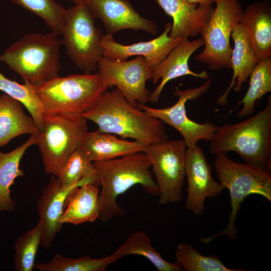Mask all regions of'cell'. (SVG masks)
I'll list each match as a JSON object with an SVG mask.
<instances>
[{
  "instance_id": "obj_24",
  "label": "cell",
  "mask_w": 271,
  "mask_h": 271,
  "mask_svg": "<svg viewBox=\"0 0 271 271\" xmlns=\"http://www.w3.org/2000/svg\"><path fill=\"white\" fill-rule=\"evenodd\" d=\"M37 136L30 138L21 146L8 153L0 151V211H13L17 203L12 199L10 188L18 177L24 175L20 168V163L26 151L31 146L36 145Z\"/></svg>"
},
{
  "instance_id": "obj_13",
  "label": "cell",
  "mask_w": 271,
  "mask_h": 271,
  "mask_svg": "<svg viewBox=\"0 0 271 271\" xmlns=\"http://www.w3.org/2000/svg\"><path fill=\"white\" fill-rule=\"evenodd\" d=\"M185 169L187 182L185 207L196 215H201L204 213L206 199L217 197L224 189L213 179L211 166L201 147L187 148Z\"/></svg>"
},
{
  "instance_id": "obj_25",
  "label": "cell",
  "mask_w": 271,
  "mask_h": 271,
  "mask_svg": "<svg viewBox=\"0 0 271 271\" xmlns=\"http://www.w3.org/2000/svg\"><path fill=\"white\" fill-rule=\"evenodd\" d=\"M121 257L130 254L139 255L146 258L158 271H182L178 262L172 263L164 259L151 244L150 237L144 231L131 234L115 251Z\"/></svg>"
},
{
  "instance_id": "obj_9",
  "label": "cell",
  "mask_w": 271,
  "mask_h": 271,
  "mask_svg": "<svg viewBox=\"0 0 271 271\" xmlns=\"http://www.w3.org/2000/svg\"><path fill=\"white\" fill-rule=\"evenodd\" d=\"M215 8L201 35L202 51L195 56L212 70L231 69L230 39L235 24L240 22L243 9L240 0H216Z\"/></svg>"
},
{
  "instance_id": "obj_22",
  "label": "cell",
  "mask_w": 271,
  "mask_h": 271,
  "mask_svg": "<svg viewBox=\"0 0 271 271\" xmlns=\"http://www.w3.org/2000/svg\"><path fill=\"white\" fill-rule=\"evenodd\" d=\"M99 195L98 186L94 184L74 187L66 200L60 223L79 225L99 219Z\"/></svg>"
},
{
  "instance_id": "obj_33",
  "label": "cell",
  "mask_w": 271,
  "mask_h": 271,
  "mask_svg": "<svg viewBox=\"0 0 271 271\" xmlns=\"http://www.w3.org/2000/svg\"><path fill=\"white\" fill-rule=\"evenodd\" d=\"M188 3L195 5H205V4H212L215 3L216 0H185Z\"/></svg>"
},
{
  "instance_id": "obj_19",
  "label": "cell",
  "mask_w": 271,
  "mask_h": 271,
  "mask_svg": "<svg viewBox=\"0 0 271 271\" xmlns=\"http://www.w3.org/2000/svg\"><path fill=\"white\" fill-rule=\"evenodd\" d=\"M231 38L234 42L231 57L233 75L227 88L217 100L216 104L221 106L227 104V96L233 87L236 92L242 90L243 84L258 62L245 30L240 23L234 25Z\"/></svg>"
},
{
  "instance_id": "obj_27",
  "label": "cell",
  "mask_w": 271,
  "mask_h": 271,
  "mask_svg": "<svg viewBox=\"0 0 271 271\" xmlns=\"http://www.w3.org/2000/svg\"><path fill=\"white\" fill-rule=\"evenodd\" d=\"M121 258L115 252L100 258L87 256L69 258L57 253L48 262L35 263L34 268L41 271H105Z\"/></svg>"
},
{
  "instance_id": "obj_2",
  "label": "cell",
  "mask_w": 271,
  "mask_h": 271,
  "mask_svg": "<svg viewBox=\"0 0 271 271\" xmlns=\"http://www.w3.org/2000/svg\"><path fill=\"white\" fill-rule=\"evenodd\" d=\"M93 163L101 187L99 219L102 222L123 215L117 198L134 185H141L151 195L159 196V188L150 170L151 162L144 152Z\"/></svg>"
},
{
  "instance_id": "obj_32",
  "label": "cell",
  "mask_w": 271,
  "mask_h": 271,
  "mask_svg": "<svg viewBox=\"0 0 271 271\" xmlns=\"http://www.w3.org/2000/svg\"><path fill=\"white\" fill-rule=\"evenodd\" d=\"M42 225L39 221L30 230L17 239L15 245L16 271H32L34 268L36 254L41 245Z\"/></svg>"
},
{
  "instance_id": "obj_6",
  "label": "cell",
  "mask_w": 271,
  "mask_h": 271,
  "mask_svg": "<svg viewBox=\"0 0 271 271\" xmlns=\"http://www.w3.org/2000/svg\"><path fill=\"white\" fill-rule=\"evenodd\" d=\"M213 166L223 189L228 190L231 210L226 227L220 232L200 239L205 243L215 238L226 235L236 240L237 229L235 222L244 199L249 195L262 196L271 202V174L266 171L231 160L226 154H218Z\"/></svg>"
},
{
  "instance_id": "obj_20",
  "label": "cell",
  "mask_w": 271,
  "mask_h": 271,
  "mask_svg": "<svg viewBox=\"0 0 271 271\" xmlns=\"http://www.w3.org/2000/svg\"><path fill=\"white\" fill-rule=\"evenodd\" d=\"M244 28L258 62L271 57V5L255 2L243 11L240 22Z\"/></svg>"
},
{
  "instance_id": "obj_10",
  "label": "cell",
  "mask_w": 271,
  "mask_h": 271,
  "mask_svg": "<svg viewBox=\"0 0 271 271\" xmlns=\"http://www.w3.org/2000/svg\"><path fill=\"white\" fill-rule=\"evenodd\" d=\"M187 148L183 139H175L149 144L144 152L151 162L156 179L160 205L182 200Z\"/></svg>"
},
{
  "instance_id": "obj_26",
  "label": "cell",
  "mask_w": 271,
  "mask_h": 271,
  "mask_svg": "<svg viewBox=\"0 0 271 271\" xmlns=\"http://www.w3.org/2000/svg\"><path fill=\"white\" fill-rule=\"evenodd\" d=\"M249 86L237 106L243 104L238 113L240 117L250 116L255 110V105L265 94L271 92V58L257 63L249 75Z\"/></svg>"
},
{
  "instance_id": "obj_8",
  "label": "cell",
  "mask_w": 271,
  "mask_h": 271,
  "mask_svg": "<svg viewBox=\"0 0 271 271\" xmlns=\"http://www.w3.org/2000/svg\"><path fill=\"white\" fill-rule=\"evenodd\" d=\"M87 5H75L66 9L61 35L62 44L75 65L84 73L97 70L102 56V31Z\"/></svg>"
},
{
  "instance_id": "obj_1",
  "label": "cell",
  "mask_w": 271,
  "mask_h": 271,
  "mask_svg": "<svg viewBox=\"0 0 271 271\" xmlns=\"http://www.w3.org/2000/svg\"><path fill=\"white\" fill-rule=\"evenodd\" d=\"M81 116L92 121L102 132L148 144L169 140L161 120L130 104L117 88L105 91Z\"/></svg>"
},
{
  "instance_id": "obj_14",
  "label": "cell",
  "mask_w": 271,
  "mask_h": 271,
  "mask_svg": "<svg viewBox=\"0 0 271 271\" xmlns=\"http://www.w3.org/2000/svg\"><path fill=\"white\" fill-rule=\"evenodd\" d=\"M171 27L172 23H168L164 32L155 39L130 45H122L117 42L111 35H102L100 42L102 56L120 61L127 60V58L133 56H142L153 71L184 39L170 37L169 34Z\"/></svg>"
},
{
  "instance_id": "obj_16",
  "label": "cell",
  "mask_w": 271,
  "mask_h": 271,
  "mask_svg": "<svg viewBox=\"0 0 271 271\" xmlns=\"http://www.w3.org/2000/svg\"><path fill=\"white\" fill-rule=\"evenodd\" d=\"M81 185L64 187L58 177L52 176L49 183L42 188L37 210L42 225L41 245L44 249L50 247L62 228L60 221L68 194L74 187Z\"/></svg>"
},
{
  "instance_id": "obj_7",
  "label": "cell",
  "mask_w": 271,
  "mask_h": 271,
  "mask_svg": "<svg viewBox=\"0 0 271 271\" xmlns=\"http://www.w3.org/2000/svg\"><path fill=\"white\" fill-rule=\"evenodd\" d=\"M81 116H44V128L37 136L45 172L58 177L71 155L83 144L88 133Z\"/></svg>"
},
{
  "instance_id": "obj_28",
  "label": "cell",
  "mask_w": 271,
  "mask_h": 271,
  "mask_svg": "<svg viewBox=\"0 0 271 271\" xmlns=\"http://www.w3.org/2000/svg\"><path fill=\"white\" fill-rule=\"evenodd\" d=\"M58 177L64 187L77 184L98 186L96 168L88 160L81 147L71 155Z\"/></svg>"
},
{
  "instance_id": "obj_21",
  "label": "cell",
  "mask_w": 271,
  "mask_h": 271,
  "mask_svg": "<svg viewBox=\"0 0 271 271\" xmlns=\"http://www.w3.org/2000/svg\"><path fill=\"white\" fill-rule=\"evenodd\" d=\"M147 143L118 139L115 134L98 130L89 132L81 147L88 160L93 162L144 152Z\"/></svg>"
},
{
  "instance_id": "obj_31",
  "label": "cell",
  "mask_w": 271,
  "mask_h": 271,
  "mask_svg": "<svg viewBox=\"0 0 271 271\" xmlns=\"http://www.w3.org/2000/svg\"><path fill=\"white\" fill-rule=\"evenodd\" d=\"M41 18L51 32L61 35L66 9L56 0H11Z\"/></svg>"
},
{
  "instance_id": "obj_12",
  "label": "cell",
  "mask_w": 271,
  "mask_h": 271,
  "mask_svg": "<svg viewBox=\"0 0 271 271\" xmlns=\"http://www.w3.org/2000/svg\"><path fill=\"white\" fill-rule=\"evenodd\" d=\"M97 70L108 88L115 86L132 106L150 101L146 82L151 79L152 70L143 57L120 61L102 56Z\"/></svg>"
},
{
  "instance_id": "obj_11",
  "label": "cell",
  "mask_w": 271,
  "mask_h": 271,
  "mask_svg": "<svg viewBox=\"0 0 271 271\" xmlns=\"http://www.w3.org/2000/svg\"><path fill=\"white\" fill-rule=\"evenodd\" d=\"M213 80L211 77L196 88L182 90L176 87L173 94L178 100L170 107L156 108L146 104H138L137 107L175 128L182 136L187 148L197 146L200 140L210 142L218 126L209 121L199 123L190 119L187 115L186 103L196 100L207 92Z\"/></svg>"
},
{
  "instance_id": "obj_23",
  "label": "cell",
  "mask_w": 271,
  "mask_h": 271,
  "mask_svg": "<svg viewBox=\"0 0 271 271\" xmlns=\"http://www.w3.org/2000/svg\"><path fill=\"white\" fill-rule=\"evenodd\" d=\"M23 105L6 94L0 95V147L20 135L37 136L40 132L32 117L25 113Z\"/></svg>"
},
{
  "instance_id": "obj_5",
  "label": "cell",
  "mask_w": 271,
  "mask_h": 271,
  "mask_svg": "<svg viewBox=\"0 0 271 271\" xmlns=\"http://www.w3.org/2000/svg\"><path fill=\"white\" fill-rule=\"evenodd\" d=\"M33 86L42 105L44 116H81L108 89L98 73L58 76Z\"/></svg>"
},
{
  "instance_id": "obj_15",
  "label": "cell",
  "mask_w": 271,
  "mask_h": 271,
  "mask_svg": "<svg viewBox=\"0 0 271 271\" xmlns=\"http://www.w3.org/2000/svg\"><path fill=\"white\" fill-rule=\"evenodd\" d=\"M87 6L94 18L101 21L107 34L124 29L158 33L156 23L142 17L128 0H92Z\"/></svg>"
},
{
  "instance_id": "obj_18",
  "label": "cell",
  "mask_w": 271,
  "mask_h": 271,
  "mask_svg": "<svg viewBox=\"0 0 271 271\" xmlns=\"http://www.w3.org/2000/svg\"><path fill=\"white\" fill-rule=\"evenodd\" d=\"M173 20L169 36L188 39L201 34L214 8L212 4L195 5L185 0H156Z\"/></svg>"
},
{
  "instance_id": "obj_30",
  "label": "cell",
  "mask_w": 271,
  "mask_h": 271,
  "mask_svg": "<svg viewBox=\"0 0 271 271\" xmlns=\"http://www.w3.org/2000/svg\"><path fill=\"white\" fill-rule=\"evenodd\" d=\"M177 262L183 270L187 271H246L244 269H232L226 267L216 256H205L191 244L181 243L175 252Z\"/></svg>"
},
{
  "instance_id": "obj_4",
  "label": "cell",
  "mask_w": 271,
  "mask_h": 271,
  "mask_svg": "<svg viewBox=\"0 0 271 271\" xmlns=\"http://www.w3.org/2000/svg\"><path fill=\"white\" fill-rule=\"evenodd\" d=\"M53 32L24 35L0 55V62L19 74L24 82L38 86L57 77L63 45Z\"/></svg>"
},
{
  "instance_id": "obj_17",
  "label": "cell",
  "mask_w": 271,
  "mask_h": 271,
  "mask_svg": "<svg viewBox=\"0 0 271 271\" xmlns=\"http://www.w3.org/2000/svg\"><path fill=\"white\" fill-rule=\"evenodd\" d=\"M204 45L202 38L193 41L184 39L173 49L165 59L152 71L151 79L157 83L161 82L150 94V101L155 103L158 102L161 94L166 84L170 80L186 75L198 78L208 79L209 75L203 70L199 73L192 71L189 68L188 62L191 55Z\"/></svg>"
},
{
  "instance_id": "obj_29",
  "label": "cell",
  "mask_w": 271,
  "mask_h": 271,
  "mask_svg": "<svg viewBox=\"0 0 271 271\" xmlns=\"http://www.w3.org/2000/svg\"><path fill=\"white\" fill-rule=\"evenodd\" d=\"M0 90L20 101L28 109L40 130L43 129V109L33 85L27 82L19 84L0 72Z\"/></svg>"
},
{
  "instance_id": "obj_34",
  "label": "cell",
  "mask_w": 271,
  "mask_h": 271,
  "mask_svg": "<svg viewBox=\"0 0 271 271\" xmlns=\"http://www.w3.org/2000/svg\"><path fill=\"white\" fill-rule=\"evenodd\" d=\"M75 3V5H87L92 0H70Z\"/></svg>"
},
{
  "instance_id": "obj_3",
  "label": "cell",
  "mask_w": 271,
  "mask_h": 271,
  "mask_svg": "<svg viewBox=\"0 0 271 271\" xmlns=\"http://www.w3.org/2000/svg\"><path fill=\"white\" fill-rule=\"evenodd\" d=\"M211 154L237 153L247 165L271 172V97L254 115L218 126L210 141Z\"/></svg>"
}]
</instances>
